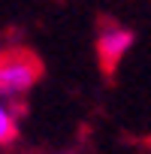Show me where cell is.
<instances>
[{
	"label": "cell",
	"instance_id": "6da1fadb",
	"mask_svg": "<svg viewBox=\"0 0 151 154\" xmlns=\"http://www.w3.org/2000/svg\"><path fill=\"white\" fill-rule=\"evenodd\" d=\"M42 75L39 60L30 51L12 48L0 54V97H6L9 103L21 100L24 94H30Z\"/></svg>",
	"mask_w": 151,
	"mask_h": 154
},
{
	"label": "cell",
	"instance_id": "3957f363",
	"mask_svg": "<svg viewBox=\"0 0 151 154\" xmlns=\"http://www.w3.org/2000/svg\"><path fill=\"white\" fill-rule=\"evenodd\" d=\"M18 139V115L6 97H0V145H12Z\"/></svg>",
	"mask_w": 151,
	"mask_h": 154
},
{
	"label": "cell",
	"instance_id": "7a4b0ae2",
	"mask_svg": "<svg viewBox=\"0 0 151 154\" xmlns=\"http://www.w3.org/2000/svg\"><path fill=\"white\" fill-rule=\"evenodd\" d=\"M130 48H133V30L124 27V24H115L112 21L97 36V54H100V60H103L106 69H115Z\"/></svg>",
	"mask_w": 151,
	"mask_h": 154
}]
</instances>
